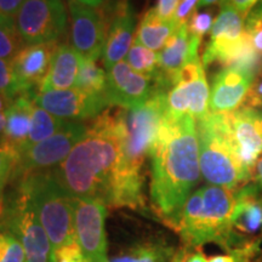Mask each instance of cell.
<instances>
[{"label": "cell", "instance_id": "7bdbcfd3", "mask_svg": "<svg viewBox=\"0 0 262 262\" xmlns=\"http://www.w3.org/2000/svg\"><path fill=\"white\" fill-rule=\"evenodd\" d=\"M74 2H78V3H80V4H84V5H88V6H90V8L97 9V8H100V6L102 5L106 0H74Z\"/></svg>", "mask_w": 262, "mask_h": 262}, {"label": "cell", "instance_id": "7a4b0ae2", "mask_svg": "<svg viewBox=\"0 0 262 262\" xmlns=\"http://www.w3.org/2000/svg\"><path fill=\"white\" fill-rule=\"evenodd\" d=\"M125 131V110L104 112L57 168L55 178L73 198H88L110 206Z\"/></svg>", "mask_w": 262, "mask_h": 262}, {"label": "cell", "instance_id": "d4e9b609", "mask_svg": "<svg viewBox=\"0 0 262 262\" xmlns=\"http://www.w3.org/2000/svg\"><path fill=\"white\" fill-rule=\"evenodd\" d=\"M173 248L162 241L137 243L112 257L110 262H169Z\"/></svg>", "mask_w": 262, "mask_h": 262}, {"label": "cell", "instance_id": "7402d4cb", "mask_svg": "<svg viewBox=\"0 0 262 262\" xmlns=\"http://www.w3.org/2000/svg\"><path fill=\"white\" fill-rule=\"evenodd\" d=\"M34 94H26L16 97L5 112V131L0 146L11 150L16 157L24 148L31 130Z\"/></svg>", "mask_w": 262, "mask_h": 262}, {"label": "cell", "instance_id": "ffe728a7", "mask_svg": "<svg viewBox=\"0 0 262 262\" xmlns=\"http://www.w3.org/2000/svg\"><path fill=\"white\" fill-rule=\"evenodd\" d=\"M201 41L189 34L187 24L180 25L158 54L159 74L157 79L171 88L173 75L188 61L199 56Z\"/></svg>", "mask_w": 262, "mask_h": 262}, {"label": "cell", "instance_id": "bcb514c9", "mask_svg": "<svg viewBox=\"0 0 262 262\" xmlns=\"http://www.w3.org/2000/svg\"><path fill=\"white\" fill-rule=\"evenodd\" d=\"M225 0H201L199 2V6L201 8H205V6H209V5H215V4H222Z\"/></svg>", "mask_w": 262, "mask_h": 262}, {"label": "cell", "instance_id": "74e56055", "mask_svg": "<svg viewBox=\"0 0 262 262\" xmlns=\"http://www.w3.org/2000/svg\"><path fill=\"white\" fill-rule=\"evenodd\" d=\"M25 0H0V17L15 18Z\"/></svg>", "mask_w": 262, "mask_h": 262}, {"label": "cell", "instance_id": "6da1fadb", "mask_svg": "<svg viewBox=\"0 0 262 262\" xmlns=\"http://www.w3.org/2000/svg\"><path fill=\"white\" fill-rule=\"evenodd\" d=\"M150 201L155 211L176 229L181 214L201 179L199 143L194 118L166 114L149 153Z\"/></svg>", "mask_w": 262, "mask_h": 262}, {"label": "cell", "instance_id": "484cf974", "mask_svg": "<svg viewBox=\"0 0 262 262\" xmlns=\"http://www.w3.org/2000/svg\"><path fill=\"white\" fill-rule=\"evenodd\" d=\"M67 122L68 120H63L61 118L55 117L54 114L49 113L48 111L42 110L41 107L34 103L32 112L31 130H29L28 139L26 141L24 148H27L29 146L41 142V141L55 135L58 130H61L64 126V124Z\"/></svg>", "mask_w": 262, "mask_h": 262}, {"label": "cell", "instance_id": "4dcf8cb0", "mask_svg": "<svg viewBox=\"0 0 262 262\" xmlns=\"http://www.w3.org/2000/svg\"><path fill=\"white\" fill-rule=\"evenodd\" d=\"M0 94L14 101L21 96L12 62L0 58Z\"/></svg>", "mask_w": 262, "mask_h": 262}, {"label": "cell", "instance_id": "52a82bcc", "mask_svg": "<svg viewBox=\"0 0 262 262\" xmlns=\"http://www.w3.org/2000/svg\"><path fill=\"white\" fill-rule=\"evenodd\" d=\"M14 183V189L4 198L0 227L18 239L25 249L26 262H50V241L27 188L19 180Z\"/></svg>", "mask_w": 262, "mask_h": 262}, {"label": "cell", "instance_id": "f546056e", "mask_svg": "<svg viewBox=\"0 0 262 262\" xmlns=\"http://www.w3.org/2000/svg\"><path fill=\"white\" fill-rule=\"evenodd\" d=\"M0 262H26L22 244L14 235L0 232Z\"/></svg>", "mask_w": 262, "mask_h": 262}, {"label": "cell", "instance_id": "30bf717a", "mask_svg": "<svg viewBox=\"0 0 262 262\" xmlns=\"http://www.w3.org/2000/svg\"><path fill=\"white\" fill-rule=\"evenodd\" d=\"M78 243L86 262H110L104 222L107 208L101 202L71 196Z\"/></svg>", "mask_w": 262, "mask_h": 262}, {"label": "cell", "instance_id": "ba28073f", "mask_svg": "<svg viewBox=\"0 0 262 262\" xmlns=\"http://www.w3.org/2000/svg\"><path fill=\"white\" fill-rule=\"evenodd\" d=\"M86 129L88 125L81 122H67L55 135L22 149L16 157L11 182L31 173L57 168L85 135Z\"/></svg>", "mask_w": 262, "mask_h": 262}, {"label": "cell", "instance_id": "4fadbf2b", "mask_svg": "<svg viewBox=\"0 0 262 262\" xmlns=\"http://www.w3.org/2000/svg\"><path fill=\"white\" fill-rule=\"evenodd\" d=\"M71 16V38L73 48L86 60L96 61L103 55L108 25L97 9L68 0Z\"/></svg>", "mask_w": 262, "mask_h": 262}, {"label": "cell", "instance_id": "cb8c5ba5", "mask_svg": "<svg viewBox=\"0 0 262 262\" xmlns=\"http://www.w3.org/2000/svg\"><path fill=\"white\" fill-rule=\"evenodd\" d=\"M179 26L173 18H160L153 8L148 10L141 19L136 32L135 42L149 50L159 51L165 47L166 41L175 33Z\"/></svg>", "mask_w": 262, "mask_h": 262}, {"label": "cell", "instance_id": "d6a6232c", "mask_svg": "<svg viewBox=\"0 0 262 262\" xmlns=\"http://www.w3.org/2000/svg\"><path fill=\"white\" fill-rule=\"evenodd\" d=\"M214 21V11L212 10L195 11L187 22L189 34L202 40V38L204 37L206 33H210Z\"/></svg>", "mask_w": 262, "mask_h": 262}, {"label": "cell", "instance_id": "5bb4252c", "mask_svg": "<svg viewBox=\"0 0 262 262\" xmlns=\"http://www.w3.org/2000/svg\"><path fill=\"white\" fill-rule=\"evenodd\" d=\"M228 120L239 158L254 175L255 164L262 156V111L242 107L228 113Z\"/></svg>", "mask_w": 262, "mask_h": 262}, {"label": "cell", "instance_id": "836d02e7", "mask_svg": "<svg viewBox=\"0 0 262 262\" xmlns=\"http://www.w3.org/2000/svg\"><path fill=\"white\" fill-rule=\"evenodd\" d=\"M16 163V156L11 150L0 146V202H4V189L11 181L12 171Z\"/></svg>", "mask_w": 262, "mask_h": 262}, {"label": "cell", "instance_id": "5b68a950", "mask_svg": "<svg viewBox=\"0 0 262 262\" xmlns=\"http://www.w3.org/2000/svg\"><path fill=\"white\" fill-rule=\"evenodd\" d=\"M199 164L208 183L237 191L247 185L253 173L245 168L233 145L228 113L206 114L196 120Z\"/></svg>", "mask_w": 262, "mask_h": 262}, {"label": "cell", "instance_id": "7c38bea8", "mask_svg": "<svg viewBox=\"0 0 262 262\" xmlns=\"http://www.w3.org/2000/svg\"><path fill=\"white\" fill-rule=\"evenodd\" d=\"M159 88L166 86L160 85L156 78L137 73L122 61L107 71L104 95L110 106L134 110L148 101Z\"/></svg>", "mask_w": 262, "mask_h": 262}, {"label": "cell", "instance_id": "e0dca14e", "mask_svg": "<svg viewBox=\"0 0 262 262\" xmlns=\"http://www.w3.org/2000/svg\"><path fill=\"white\" fill-rule=\"evenodd\" d=\"M57 49V41L26 45L12 60V67L21 95L35 93L40 86L51 66Z\"/></svg>", "mask_w": 262, "mask_h": 262}, {"label": "cell", "instance_id": "2e32d148", "mask_svg": "<svg viewBox=\"0 0 262 262\" xmlns=\"http://www.w3.org/2000/svg\"><path fill=\"white\" fill-rule=\"evenodd\" d=\"M253 74L238 68L227 67L214 77L209 97V112L215 114L232 113L244 104L251 84Z\"/></svg>", "mask_w": 262, "mask_h": 262}, {"label": "cell", "instance_id": "8992f818", "mask_svg": "<svg viewBox=\"0 0 262 262\" xmlns=\"http://www.w3.org/2000/svg\"><path fill=\"white\" fill-rule=\"evenodd\" d=\"M18 180L27 188L47 232L51 245L50 255L80 247L75 234L72 198L55 178L52 170L31 173Z\"/></svg>", "mask_w": 262, "mask_h": 262}, {"label": "cell", "instance_id": "ee69618b", "mask_svg": "<svg viewBox=\"0 0 262 262\" xmlns=\"http://www.w3.org/2000/svg\"><path fill=\"white\" fill-rule=\"evenodd\" d=\"M11 103H12V100H10V98L4 96V95L0 94V113L6 112V110H8Z\"/></svg>", "mask_w": 262, "mask_h": 262}, {"label": "cell", "instance_id": "f1b7e54d", "mask_svg": "<svg viewBox=\"0 0 262 262\" xmlns=\"http://www.w3.org/2000/svg\"><path fill=\"white\" fill-rule=\"evenodd\" d=\"M26 47L16 27L15 18L0 17V58L12 61Z\"/></svg>", "mask_w": 262, "mask_h": 262}, {"label": "cell", "instance_id": "44dd1931", "mask_svg": "<svg viewBox=\"0 0 262 262\" xmlns=\"http://www.w3.org/2000/svg\"><path fill=\"white\" fill-rule=\"evenodd\" d=\"M233 232L245 241L262 231V194L257 183L249 182L234 192Z\"/></svg>", "mask_w": 262, "mask_h": 262}, {"label": "cell", "instance_id": "4316f807", "mask_svg": "<svg viewBox=\"0 0 262 262\" xmlns=\"http://www.w3.org/2000/svg\"><path fill=\"white\" fill-rule=\"evenodd\" d=\"M107 85V73L96 61L81 57L75 86L77 89L94 94H103Z\"/></svg>", "mask_w": 262, "mask_h": 262}, {"label": "cell", "instance_id": "277c9868", "mask_svg": "<svg viewBox=\"0 0 262 262\" xmlns=\"http://www.w3.org/2000/svg\"><path fill=\"white\" fill-rule=\"evenodd\" d=\"M234 206V191L220 186H204L188 196L175 231L188 247L214 242L232 250L245 242L233 232Z\"/></svg>", "mask_w": 262, "mask_h": 262}, {"label": "cell", "instance_id": "d6986e66", "mask_svg": "<svg viewBox=\"0 0 262 262\" xmlns=\"http://www.w3.org/2000/svg\"><path fill=\"white\" fill-rule=\"evenodd\" d=\"M136 28V16L127 2L116 5L112 21L108 26V35L103 51V63L108 70L126 57L133 45Z\"/></svg>", "mask_w": 262, "mask_h": 262}, {"label": "cell", "instance_id": "603a6c76", "mask_svg": "<svg viewBox=\"0 0 262 262\" xmlns=\"http://www.w3.org/2000/svg\"><path fill=\"white\" fill-rule=\"evenodd\" d=\"M81 56L70 44L57 45L49 72L39 86L38 93L51 90H66L75 86Z\"/></svg>", "mask_w": 262, "mask_h": 262}, {"label": "cell", "instance_id": "b9f144b4", "mask_svg": "<svg viewBox=\"0 0 262 262\" xmlns=\"http://www.w3.org/2000/svg\"><path fill=\"white\" fill-rule=\"evenodd\" d=\"M208 262H237L233 255H216L208 260Z\"/></svg>", "mask_w": 262, "mask_h": 262}, {"label": "cell", "instance_id": "60d3db41", "mask_svg": "<svg viewBox=\"0 0 262 262\" xmlns=\"http://www.w3.org/2000/svg\"><path fill=\"white\" fill-rule=\"evenodd\" d=\"M254 175H255V179H256L258 187H260L261 191H262V156L257 159L256 164H255Z\"/></svg>", "mask_w": 262, "mask_h": 262}, {"label": "cell", "instance_id": "9c48e42d", "mask_svg": "<svg viewBox=\"0 0 262 262\" xmlns=\"http://www.w3.org/2000/svg\"><path fill=\"white\" fill-rule=\"evenodd\" d=\"M15 24L26 45L54 42L67 29V11L62 0H25Z\"/></svg>", "mask_w": 262, "mask_h": 262}, {"label": "cell", "instance_id": "f35d334b", "mask_svg": "<svg viewBox=\"0 0 262 262\" xmlns=\"http://www.w3.org/2000/svg\"><path fill=\"white\" fill-rule=\"evenodd\" d=\"M224 3H227V4L233 6L237 11H239L242 15L247 17L249 12L253 10L255 4L257 3V0H225ZM224 3H222V4H224Z\"/></svg>", "mask_w": 262, "mask_h": 262}, {"label": "cell", "instance_id": "d590c367", "mask_svg": "<svg viewBox=\"0 0 262 262\" xmlns=\"http://www.w3.org/2000/svg\"><path fill=\"white\" fill-rule=\"evenodd\" d=\"M199 2L201 0H181L178 10H176L173 19L178 25H186L191 16L196 11V8H199Z\"/></svg>", "mask_w": 262, "mask_h": 262}, {"label": "cell", "instance_id": "8d00e7d4", "mask_svg": "<svg viewBox=\"0 0 262 262\" xmlns=\"http://www.w3.org/2000/svg\"><path fill=\"white\" fill-rule=\"evenodd\" d=\"M181 0H158L155 8L160 18L172 19Z\"/></svg>", "mask_w": 262, "mask_h": 262}, {"label": "cell", "instance_id": "3957f363", "mask_svg": "<svg viewBox=\"0 0 262 262\" xmlns=\"http://www.w3.org/2000/svg\"><path fill=\"white\" fill-rule=\"evenodd\" d=\"M168 91L159 88L143 104L125 110V131L111 201L113 208L140 209L145 205L142 166L166 116Z\"/></svg>", "mask_w": 262, "mask_h": 262}, {"label": "cell", "instance_id": "9a60e30c", "mask_svg": "<svg viewBox=\"0 0 262 262\" xmlns=\"http://www.w3.org/2000/svg\"><path fill=\"white\" fill-rule=\"evenodd\" d=\"M245 31V16L227 3L221 4V10L215 18L210 31V40L203 54V66L219 62L222 64Z\"/></svg>", "mask_w": 262, "mask_h": 262}, {"label": "cell", "instance_id": "8fae6325", "mask_svg": "<svg viewBox=\"0 0 262 262\" xmlns=\"http://www.w3.org/2000/svg\"><path fill=\"white\" fill-rule=\"evenodd\" d=\"M33 101L42 110L68 122L95 119L110 107L104 93H88L77 88L37 93L33 95Z\"/></svg>", "mask_w": 262, "mask_h": 262}, {"label": "cell", "instance_id": "1f68e13d", "mask_svg": "<svg viewBox=\"0 0 262 262\" xmlns=\"http://www.w3.org/2000/svg\"><path fill=\"white\" fill-rule=\"evenodd\" d=\"M245 32L255 50L262 56V6H257L245 17Z\"/></svg>", "mask_w": 262, "mask_h": 262}, {"label": "cell", "instance_id": "f6af8a7d", "mask_svg": "<svg viewBox=\"0 0 262 262\" xmlns=\"http://www.w3.org/2000/svg\"><path fill=\"white\" fill-rule=\"evenodd\" d=\"M5 122H6V118H5V112L4 113H0V143H2L3 137H4V131H5Z\"/></svg>", "mask_w": 262, "mask_h": 262}, {"label": "cell", "instance_id": "e575fe53", "mask_svg": "<svg viewBox=\"0 0 262 262\" xmlns=\"http://www.w3.org/2000/svg\"><path fill=\"white\" fill-rule=\"evenodd\" d=\"M244 107L262 108V71L258 73L251 84L248 96L244 101Z\"/></svg>", "mask_w": 262, "mask_h": 262}, {"label": "cell", "instance_id": "ac0fdd59", "mask_svg": "<svg viewBox=\"0 0 262 262\" xmlns=\"http://www.w3.org/2000/svg\"><path fill=\"white\" fill-rule=\"evenodd\" d=\"M209 90L205 74L189 83L173 84L166 94V114L172 118L191 116L194 120L209 114Z\"/></svg>", "mask_w": 262, "mask_h": 262}, {"label": "cell", "instance_id": "ab89813d", "mask_svg": "<svg viewBox=\"0 0 262 262\" xmlns=\"http://www.w3.org/2000/svg\"><path fill=\"white\" fill-rule=\"evenodd\" d=\"M171 262H208V260L202 253H194L191 255L180 253L178 256L173 257Z\"/></svg>", "mask_w": 262, "mask_h": 262}, {"label": "cell", "instance_id": "7dc6e473", "mask_svg": "<svg viewBox=\"0 0 262 262\" xmlns=\"http://www.w3.org/2000/svg\"><path fill=\"white\" fill-rule=\"evenodd\" d=\"M260 5H261V6H262V3H261V4H260Z\"/></svg>", "mask_w": 262, "mask_h": 262}, {"label": "cell", "instance_id": "83f0119b", "mask_svg": "<svg viewBox=\"0 0 262 262\" xmlns=\"http://www.w3.org/2000/svg\"><path fill=\"white\" fill-rule=\"evenodd\" d=\"M125 62L137 73L157 78L159 74L158 54L134 41L127 52Z\"/></svg>", "mask_w": 262, "mask_h": 262}]
</instances>
